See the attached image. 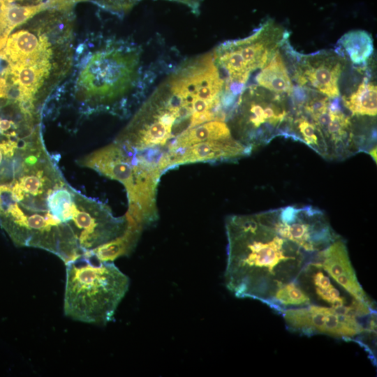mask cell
I'll list each match as a JSON object with an SVG mask.
<instances>
[{"mask_svg":"<svg viewBox=\"0 0 377 377\" xmlns=\"http://www.w3.org/2000/svg\"><path fill=\"white\" fill-rule=\"evenodd\" d=\"M165 65L147 62L143 47L132 40L91 34L74 48L68 80L54 91L70 97L82 114L127 117L154 88Z\"/></svg>","mask_w":377,"mask_h":377,"instance_id":"6da1fadb","label":"cell"},{"mask_svg":"<svg viewBox=\"0 0 377 377\" xmlns=\"http://www.w3.org/2000/svg\"><path fill=\"white\" fill-rule=\"evenodd\" d=\"M225 284L236 297L269 306L276 292L298 279L318 255L306 252L274 223L271 210L226 221Z\"/></svg>","mask_w":377,"mask_h":377,"instance_id":"7a4b0ae2","label":"cell"},{"mask_svg":"<svg viewBox=\"0 0 377 377\" xmlns=\"http://www.w3.org/2000/svg\"><path fill=\"white\" fill-rule=\"evenodd\" d=\"M71 9L41 11L8 36L2 49L6 72L22 98L45 101L67 77L74 50Z\"/></svg>","mask_w":377,"mask_h":377,"instance_id":"3957f363","label":"cell"},{"mask_svg":"<svg viewBox=\"0 0 377 377\" xmlns=\"http://www.w3.org/2000/svg\"><path fill=\"white\" fill-rule=\"evenodd\" d=\"M200 103L187 85L166 75L140 104L114 142L157 163L179 135L207 122Z\"/></svg>","mask_w":377,"mask_h":377,"instance_id":"277c9868","label":"cell"},{"mask_svg":"<svg viewBox=\"0 0 377 377\" xmlns=\"http://www.w3.org/2000/svg\"><path fill=\"white\" fill-rule=\"evenodd\" d=\"M66 265L64 314L75 320L105 325L111 321L130 280L113 263L86 253Z\"/></svg>","mask_w":377,"mask_h":377,"instance_id":"5b68a950","label":"cell"},{"mask_svg":"<svg viewBox=\"0 0 377 377\" xmlns=\"http://www.w3.org/2000/svg\"><path fill=\"white\" fill-rule=\"evenodd\" d=\"M79 164L124 186L128 201L127 218L142 227L156 221V190L162 175L156 162L124 151L113 142L82 158Z\"/></svg>","mask_w":377,"mask_h":377,"instance_id":"8992f818","label":"cell"},{"mask_svg":"<svg viewBox=\"0 0 377 377\" xmlns=\"http://www.w3.org/2000/svg\"><path fill=\"white\" fill-rule=\"evenodd\" d=\"M289 34L272 20L265 21L249 36L225 41L212 51L224 80L223 102L230 108L251 74L264 67L288 41Z\"/></svg>","mask_w":377,"mask_h":377,"instance_id":"52a82bcc","label":"cell"},{"mask_svg":"<svg viewBox=\"0 0 377 377\" xmlns=\"http://www.w3.org/2000/svg\"><path fill=\"white\" fill-rule=\"evenodd\" d=\"M284 96L258 85L244 87L226 119L236 139L253 149L277 135L286 136L292 115Z\"/></svg>","mask_w":377,"mask_h":377,"instance_id":"ba28073f","label":"cell"},{"mask_svg":"<svg viewBox=\"0 0 377 377\" xmlns=\"http://www.w3.org/2000/svg\"><path fill=\"white\" fill-rule=\"evenodd\" d=\"M372 308L360 302L341 308L311 304L291 308L281 313L286 325L292 332L304 335L325 334L343 339L362 335L365 329L360 318L369 316Z\"/></svg>","mask_w":377,"mask_h":377,"instance_id":"9c48e42d","label":"cell"},{"mask_svg":"<svg viewBox=\"0 0 377 377\" xmlns=\"http://www.w3.org/2000/svg\"><path fill=\"white\" fill-rule=\"evenodd\" d=\"M278 229L306 252L318 255L340 237L321 210L311 205L272 209Z\"/></svg>","mask_w":377,"mask_h":377,"instance_id":"30bf717a","label":"cell"},{"mask_svg":"<svg viewBox=\"0 0 377 377\" xmlns=\"http://www.w3.org/2000/svg\"><path fill=\"white\" fill-rule=\"evenodd\" d=\"M288 47L295 60L293 77L300 87L331 99L339 97V81L347 62L344 57L333 50L303 54Z\"/></svg>","mask_w":377,"mask_h":377,"instance_id":"8fae6325","label":"cell"},{"mask_svg":"<svg viewBox=\"0 0 377 377\" xmlns=\"http://www.w3.org/2000/svg\"><path fill=\"white\" fill-rule=\"evenodd\" d=\"M303 102L302 111L320 129L327 142L339 156L346 155L352 145L353 133L350 119L341 110L337 102L320 94L311 95Z\"/></svg>","mask_w":377,"mask_h":377,"instance_id":"7c38bea8","label":"cell"},{"mask_svg":"<svg viewBox=\"0 0 377 377\" xmlns=\"http://www.w3.org/2000/svg\"><path fill=\"white\" fill-rule=\"evenodd\" d=\"M252 149L233 136L196 143L182 149L165 153L159 158L157 165L163 174L180 165L216 162L237 159L250 154Z\"/></svg>","mask_w":377,"mask_h":377,"instance_id":"4fadbf2b","label":"cell"},{"mask_svg":"<svg viewBox=\"0 0 377 377\" xmlns=\"http://www.w3.org/2000/svg\"><path fill=\"white\" fill-rule=\"evenodd\" d=\"M329 276L357 300L372 305L358 281L345 242L339 237L322 251L316 260Z\"/></svg>","mask_w":377,"mask_h":377,"instance_id":"5bb4252c","label":"cell"},{"mask_svg":"<svg viewBox=\"0 0 377 377\" xmlns=\"http://www.w3.org/2000/svg\"><path fill=\"white\" fill-rule=\"evenodd\" d=\"M257 85L275 94L290 96L294 86L285 61L278 50L258 73Z\"/></svg>","mask_w":377,"mask_h":377,"instance_id":"9a60e30c","label":"cell"},{"mask_svg":"<svg viewBox=\"0 0 377 377\" xmlns=\"http://www.w3.org/2000/svg\"><path fill=\"white\" fill-rule=\"evenodd\" d=\"M286 137H290L305 143L320 155L329 156L330 150L325 138L316 124L300 109L291 116Z\"/></svg>","mask_w":377,"mask_h":377,"instance_id":"2e32d148","label":"cell"},{"mask_svg":"<svg viewBox=\"0 0 377 377\" xmlns=\"http://www.w3.org/2000/svg\"><path fill=\"white\" fill-rule=\"evenodd\" d=\"M232 136L231 131L226 121H209L182 133L170 144L163 154L182 149L204 141L224 139Z\"/></svg>","mask_w":377,"mask_h":377,"instance_id":"e0dca14e","label":"cell"},{"mask_svg":"<svg viewBox=\"0 0 377 377\" xmlns=\"http://www.w3.org/2000/svg\"><path fill=\"white\" fill-rule=\"evenodd\" d=\"M337 45L335 51L355 65L366 64L374 52L372 36L363 30L346 33L340 38Z\"/></svg>","mask_w":377,"mask_h":377,"instance_id":"ac0fdd59","label":"cell"},{"mask_svg":"<svg viewBox=\"0 0 377 377\" xmlns=\"http://www.w3.org/2000/svg\"><path fill=\"white\" fill-rule=\"evenodd\" d=\"M342 102L353 115L374 117L377 114L376 85L364 78L355 91L342 97Z\"/></svg>","mask_w":377,"mask_h":377,"instance_id":"d6986e66","label":"cell"},{"mask_svg":"<svg viewBox=\"0 0 377 377\" xmlns=\"http://www.w3.org/2000/svg\"><path fill=\"white\" fill-rule=\"evenodd\" d=\"M99 6L117 15H123L141 0H94ZM188 7L194 14H198L201 0H169Z\"/></svg>","mask_w":377,"mask_h":377,"instance_id":"ffe728a7","label":"cell"},{"mask_svg":"<svg viewBox=\"0 0 377 377\" xmlns=\"http://www.w3.org/2000/svg\"><path fill=\"white\" fill-rule=\"evenodd\" d=\"M15 1H25L26 5H37L42 3V0H0L1 4H10Z\"/></svg>","mask_w":377,"mask_h":377,"instance_id":"44dd1931","label":"cell"},{"mask_svg":"<svg viewBox=\"0 0 377 377\" xmlns=\"http://www.w3.org/2000/svg\"><path fill=\"white\" fill-rule=\"evenodd\" d=\"M376 151L377 150H376V146L369 151V154L371 156V157L373 158V159L375 161L376 163Z\"/></svg>","mask_w":377,"mask_h":377,"instance_id":"7402d4cb","label":"cell"},{"mask_svg":"<svg viewBox=\"0 0 377 377\" xmlns=\"http://www.w3.org/2000/svg\"><path fill=\"white\" fill-rule=\"evenodd\" d=\"M3 157H6L4 156V155L3 154L2 151L0 150V165L1 164V163L3 162Z\"/></svg>","mask_w":377,"mask_h":377,"instance_id":"603a6c76","label":"cell"}]
</instances>
